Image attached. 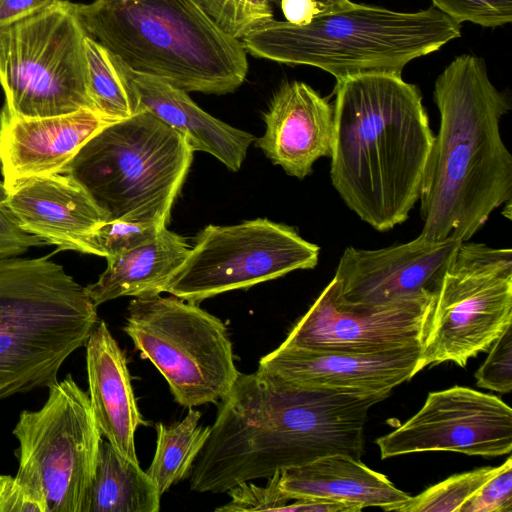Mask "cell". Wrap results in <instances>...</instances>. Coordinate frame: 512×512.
I'll list each match as a JSON object with an SVG mask.
<instances>
[{"label":"cell","mask_w":512,"mask_h":512,"mask_svg":"<svg viewBox=\"0 0 512 512\" xmlns=\"http://www.w3.org/2000/svg\"><path fill=\"white\" fill-rule=\"evenodd\" d=\"M193 152L181 134L142 110L101 129L62 173L86 190L108 220L166 227Z\"/></svg>","instance_id":"7"},{"label":"cell","mask_w":512,"mask_h":512,"mask_svg":"<svg viewBox=\"0 0 512 512\" xmlns=\"http://www.w3.org/2000/svg\"><path fill=\"white\" fill-rule=\"evenodd\" d=\"M434 7L457 22L497 27L512 21V0H431Z\"/></svg>","instance_id":"31"},{"label":"cell","mask_w":512,"mask_h":512,"mask_svg":"<svg viewBox=\"0 0 512 512\" xmlns=\"http://www.w3.org/2000/svg\"><path fill=\"white\" fill-rule=\"evenodd\" d=\"M461 241L417 238L376 250L348 247L330 281L338 299L378 304L417 296H435Z\"/></svg>","instance_id":"15"},{"label":"cell","mask_w":512,"mask_h":512,"mask_svg":"<svg viewBox=\"0 0 512 512\" xmlns=\"http://www.w3.org/2000/svg\"><path fill=\"white\" fill-rule=\"evenodd\" d=\"M76 10L87 34L135 72L216 95L234 92L246 79L241 40L195 0H93L76 3Z\"/></svg>","instance_id":"4"},{"label":"cell","mask_w":512,"mask_h":512,"mask_svg":"<svg viewBox=\"0 0 512 512\" xmlns=\"http://www.w3.org/2000/svg\"><path fill=\"white\" fill-rule=\"evenodd\" d=\"M133 114L145 110L181 134L193 151L217 158L231 171H238L255 136L237 129L202 110L187 94L157 77L128 68Z\"/></svg>","instance_id":"20"},{"label":"cell","mask_w":512,"mask_h":512,"mask_svg":"<svg viewBox=\"0 0 512 512\" xmlns=\"http://www.w3.org/2000/svg\"><path fill=\"white\" fill-rule=\"evenodd\" d=\"M5 206L26 233L58 251L84 253L86 237L108 221L86 190L71 176H33L7 188Z\"/></svg>","instance_id":"18"},{"label":"cell","mask_w":512,"mask_h":512,"mask_svg":"<svg viewBox=\"0 0 512 512\" xmlns=\"http://www.w3.org/2000/svg\"><path fill=\"white\" fill-rule=\"evenodd\" d=\"M498 467H482L455 474L392 507L398 512H459V508L493 475Z\"/></svg>","instance_id":"27"},{"label":"cell","mask_w":512,"mask_h":512,"mask_svg":"<svg viewBox=\"0 0 512 512\" xmlns=\"http://www.w3.org/2000/svg\"><path fill=\"white\" fill-rule=\"evenodd\" d=\"M160 494L139 462L101 442L95 474L82 512H158Z\"/></svg>","instance_id":"24"},{"label":"cell","mask_w":512,"mask_h":512,"mask_svg":"<svg viewBox=\"0 0 512 512\" xmlns=\"http://www.w3.org/2000/svg\"><path fill=\"white\" fill-rule=\"evenodd\" d=\"M84 48L88 92L95 108L114 121L132 116V98L123 62L89 35L84 39Z\"/></svg>","instance_id":"26"},{"label":"cell","mask_w":512,"mask_h":512,"mask_svg":"<svg viewBox=\"0 0 512 512\" xmlns=\"http://www.w3.org/2000/svg\"><path fill=\"white\" fill-rule=\"evenodd\" d=\"M459 512H512L511 457L459 508Z\"/></svg>","instance_id":"33"},{"label":"cell","mask_w":512,"mask_h":512,"mask_svg":"<svg viewBox=\"0 0 512 512\" xmlns=\"http://www.w3.org/2000/svg\"><path fill=\"white\" fill-rule=\"evenodd\" d=\"M85 347L89 398L98 428L121 455L139 462L135 432L145 421L136 404L126 356L102 320Z\"/></svg>","instance_id":"21"},{"label":"cell","mask_w":512,"mask_h":512,"mask_svg":"<svg viewBox=\"0 0 512 512\" xmlns=\"http://www.w3.org/2000/svg\"><path fill=\"white\" fill-rule=\"evenodd\" d=\"M279 488L290 498L346 504L361 511L380 507L389 511L410 495L384 475L345 454H333L280 472Z\"/></svg>","instance_id":"22"},{"label":"cell","mask_w":512,"mask_h":512,"mask_svg":"<svg viewBox=\"0 0 512 512\" xmlns=\"http://www.w3.org/2000/svg\"><path fill=\"white\" fill-rule=\"evenodd\" d=\"M0 512H48L43 499L17 476L0 475Z\"/></svg>","instance_id":"35"},{"label":"cell","mask_w":512,"mask_h":512,"mask_svg":"<svg viewBox=\"0 0 512 512\" xmlns=\"http://www.w3.org/2000/svg\"><path fill=\"white\" fill-rule=\"evenodd\" d=\"M113 122L89 108L26 118L1 107L0 172L6 189L25 178L62 173L79 149Z\"/></svg>","instance_id":"17"},{"label":"cell","mask_w":512,"mask_h":512,"mask_svg":"<svg viewBox=\"0 0 512 512\" xmlns=\"http://www.w3.org/2000/svg\"><path fill=\"white\" fill-rule=\"evenodd\" d=\"M458 37L460 24L436 8L404 13L353 3L305 25L272 19L241 42L254 57L314 66L341 81L361 75H401L411 60Z\"/></svg>","instance_id":"5"},{"label":"cell","mask_w":512,"mask_h":512,"mask_svg":"<svg viewBox=\"0 0 512 512\" xmlns=\"http://www.w3.org/2000/svg\"><path fill=\"white\" fill-rule=\"evenodd\" d=\"M200 418L201 412L191 407L182 421L157 424L156 450L146 473L160 496L190 475L211 430V426L199 425Z\"/></svg>","instance_id":"25"},{"label":"cell","mask_w":512,"mask_h":512,"mask_svg":"<svg viewBox=\"0 0 512 512\" xmlns=\"http://www.w3.org/2000/svg\"><path fill=\"white\" fill-rule=\"evenodd\" d=\"M98 321L85 287L50 256L0 257V400L50 387Z\"/></svg>","instance_id":"6"},{"label":"cell","mask_w":512,"mask_h":512,"mask_svg":"<svg viewBox=\"0 0 512 512\" xmlns=\"http://www.w3.org/2000/svg\"><path fill=\"white\" fill-rule=\"evenodd\" d=\"M123 330L183 407L219 403L240 374L225 324L196 303L174 295L135 297Z\"/></svg>","instance_id":"9"},{"label":"cell","mask_w":512,"mask_h":512,"mask_svg":"<svg viewBox=\"0 0 512 512\" xmlns=\"http://www.w3.org/2000/svg\"><path fill=\"white\" fill-rule=\"evenodd\" d=\"M434 101L440 126L420 190V235L469 241L512 198V156L500 133L510 103L484 60L467 54L438 76Z\"/></svg>","instance_id":"3"},{"label":"cell","mask_w":512,"mask_h":512,"mask_svg":"<svg viewBox=\"0 0 512 512\" xmlns=\"http://www.w3.org/2000/svg\"><path fill=\"white\" fill-rule=\"evenodd\" d=\"M195 2L220 29L238 40L274 19L271 4L267 0H195Z\"/></svg>","instance_id":"28"},{"label":"cell","mask_w":512,"mask_h":512,"mask_svg":"<svg viewBox=\"0 0 512 512\" xmlns=\"http://www.w3.org/2000/svg\"><path fill=\"white\" fill-rule=\"evenodd\" d=\"M7 189L0 178V257L18 256L31 247L44 244L39 238L24 232L5 206Z\"/></svg>","instance_id":"34"},{"label":"cell","mask_w":512,"mask_h":512,"mask_svg":"<svg viewBox=\"0 0 512 512\" xmlns=\"http://www.w3.org/2000/svg\"><path fill=\"white\" fill-rule=\"evenodd\" d=\"M190 249L186 238L165 227L152 241L106 258V269L86 292L96 307L123 296L160 294Z\"/></svg>","instance_id":"23"},{"label":"cell","mask_w":512,"mask_h":512,"mask_svg":"<svg viewBox=\"0 0 512 512\" xmlns=\"http://www.w3.org/2000/svg\"><path fill=\"white\" fill-rule=\"evenodd\" d=\"M331 182L379 232L405 222L419 201L434 140L419 88L401 75L337 81Z\"/></svg>","instance_id":"2"},{"label":"cell","mask_w":512,"mask_h":512,"mask_svg":"<svg viewBox=\"0 0 512 512\" xmlns=\"http://www.w3.org/2000/svg\"><path fill=\"white\" fill-rule=\"evenodd\" d=\"M434 297L351 304L329 282L281 344L350 354L421 348Z\"/></svg>","instance_id":"14"},{"label":"cell","mask_w":512,"mask_h":512,"mask_svg":"<svg viewBox=\"0 0 512 512\" xmlns=\"http://www.w3.org/2000/svg\"><path fill=\"white\" fill-rule=\"evenodd\" d=\"M512 324V250L461 241L426 324L415 374L454 362L465 367Z\"/></svg>","instance_id":"10"},{"label":"cell","mask_w":512,"mask_h":512,"mask_svg":"<svg viewBox=\"0 0 512 512\" xmlns=\"http://www.w3.org/2000/svg\"><path fill=\"white\" fill-rule=\"evenodd\" d=\"M267 1L270 4L274 3V4H278V5L280 2V0H267ZM314 1L321 8V10L323 11L324 14L329 13V12L339 11L342 9H346L353 4V2H351L350 0H314Z\"/></svg>","instance_id":"37"},{"label":"cell","mask_w":512,"mask_h":512,"mask_svg":"<svg viewBox=\"0 0 512 512\" xmlns=\"http://www.w3.org/2000/svg\"><path fill=\"white\" fill-rule=\"evenodd\" d=\"M490 352L475 372L477 385L500 393L512 390V324L490 346Z\"/></svg>","instance_id":"32"},{"label":"cell","mask_w":512,"mask_h":512,"mask_svg":"<svg viewBox=\"0 0 512 512\" xmlns=\"http://www.w3.org/2000/svg\"><path fill=\"white\" fill-rule=\"evenodd\" d=\"M420 350L350 354L280 344L259 360L258 369L299 388L390 396L416 375Z\"/></svg>","instance_id":"16"},{"label":"cell","mask_w":512,"mask_h":512,"mask_svg":"<svg viewBox=\"0 0 512 512\" xmlns=\"http://www.w3.org/2000/svg\"><path fill=\"white\" fill-rule=\"evenodd\" d=\"M87 35L67 0L0 29L2 107L26 118L97 110L87 86Z\"/></svg>","instance_id":"8"},{"label":"cell","mask_w":512,"mask_h":512,"mask_svg":"<svg viewBox=\"0 0 512 512\" xmlns=\"http://www.w3.org/2000/svg\"><path fill=\"white\" fill-rule=\"evenodd\" d=\"M320 247L291 226L257 218L202 229L162 292L200 303L218 294L246 289L295 270L313 269Z\"/></svg>","instance_id":"12"},{"label":"cell","mask_w":512,"mask_h":512,"mask_svg":"<svg viewBox=\"0 0 512 512\" xmlns=\"http://www.w3.org/2000/svg\"><path fill=\"white\" fill-rule=\"evenodd\" d=\"M163 228L156 224L108 220L86 237L84 254L105 258L116 256L152 241Z\"/></svg>","instance_id":"29"},{"label":"cell","mask_w":512,"mask_h":512,"mask_svg":"<svg viewBox=\"0 0 512 512\" xmlns=\"http://www.w3.org/2000/svg\"><path fill=\"white\" fill-rule=\"evenodd\" d=\"M387 397L299 388L259 369L240 373L219 401L190 488L223 493L333 454L361 459L368 412Z\"/></svg>","instance_id":"1"},{"label":"cell","mask_w":512,"mask_h":512,"mask_svg":"<svg viewBox=\"0 0 512 512\" xmlns=\"http://www.w3.org/2000/svg\"><path fill=\"white\" fill-rule=\"evenodd\" d=\"M375 443L382 459L426 451L501 456L512 449V410L497 396L453 386L430 392L415 415Z\"/></svg>","instance_id":"13"},{"label":"cell","mask_w":512,"mask_h":512,"mask_svg":"<svg viewBox=\"0 0 512 512\" xmlns=\"http://www.w3.org/2000/svg\"><path fill=\"white\" fill-rule=\"evenodd\" d=\"M280 472L267 478L265 486L252 481L241 482L227 492L231 500L215 509L220 512L282 511L290 512L294 498L286 495L278 485Z\"/></svg>","instance_id":"30"},{"label":"cell","mask_w":512,"mask_h":512,"mask_svg":"<svg viewBox=\"0 0 512 512\" xmlns=\"http://www.w3.org/2000/svg\"><path fill=\"white\" fill-rule=\"evenodd\" d=\"M57 0H0V29L25 19Z\"/></svg>","instance_id":"36"},{"label":"cell","mask_w":512,"mask_h":512,"mask_svg":"<svg viewBox=\"0 0 512 512\" xmlns=\"http://www.w3.org/2000/svg\"><path fill=\"white\" fill-rule=\"evenodd\" d=\"M48 390L44 405L23 410L12 431L19 441L16 476L43 499L48 512H82L102 434L89 395L70 374Z\"/></svg>","instance_id":"11"},{"label":"cell","mask_w":512,"mask_h":512,"mask_svg":"<svg viewBox=\"0 0 512 512\" xmlns=\"http://www.w3.org/2000/svg\"><path fill=\"white\" fill-rule=\"evenodd\" d=\"M263 118L266 129L256 145L288 175L304 179L319 158L331 156L334 109L306 83L284 82Z\"/></svg>","instance_id":"19"}]
</instances>
